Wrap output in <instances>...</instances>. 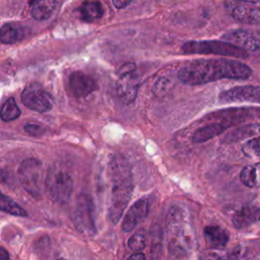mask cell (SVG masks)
<instances>
[{
  "label": "cell",
  "mask_w": 260,
  "mask_h": 260,
  "mask_svg": "<svg viewBox=\"0 0 260 260\" xmlns=\"http://www.w3.org/2000/svg\"><path fill=\"white\" fill-rule=\"evenodd\" d=\"M251 74V68L238 60L201 59L187 63L178 77L185 84L200 85L220 79H247Z\"/></svg>",
  "instance_id": "1"
},
{
  "label": "cell",
  "mask_w": 260,
  "mask_h": 260,
  "mask_svg": "<svg viewBox=\"0 0 260 260\" xmlns=\"http://www.w3.org/2000/svg\"><path fill=\"white\" fill-rule=\"evenodd\" d=\"M109 174L112 183L108 216L116 224L126 209L132 195L133 183L131 168L127 159L121 154H114L109 161Z\"/></svg>",
  "instance_id": "2"
},
{
  "label": "cell",
  "mask_w": 260,
  "mask_h": 260,
  "mask_svg": "<svg viewBox=\"0 0 260 260\" xmlns=\"http://www.w3.org/2000/svg\"><path fill=\"white\" fill-rule=\"evenodd\" d=\"M169 250L173 256H180L190 251L195 244V237L188 213L179 206H173L167 216Z\"/></svg>",
  "instance_id": "3"
},
{
  "label": "cell",
  "mask_w": 260,
  "mask_h": 260,
  "mask_svg": "<svg viewBox=\"0 0 260 260\" xmlns=\"http://www.w3.org/2000/svg\"><path fill=\"white\" fill-rule=\"evenodd\" d=\"M44 186L50 199L58 204L69 201L73 191V180L70 174L61 166H52L46 175Z\"/></svg>",
  "instance_id": "4"
},
{
  "label": "cell",
  "mask_w": 260,
  "mask_h": 260,
  "mask_svg": "<svg viewBox=\"0 0 260 260\" xmlns=\"http://www.w3.org/2000/svg\"><path fill=\"white\" fill-rule=\"evenodd\" d=\"M185 54H213L236 58H248L247 51L224 41H190L182 46Z\"/></svg>",
  "instance_id": "5"
},
{
  "label": "cell",
  "mask_w": 260,
  "mask_h": 260,
  "mask_svg": "<svg viewBox=\"0 0 260 260\" xmlns=\"http://www.w3.org/2000/svg\"><path fill=\"white\" fill-rule=\"evenodd\" d=\"M72 220L79 233L86 237H92L96 233L93 216V203L86 193L77 196L72 212Z\"/></svg>",
  "instance_id": "6"
},
{
  "label": "cell",
  "mask_w": 260,
  "mask_h": 260,
  "mask_svg": "<svg viewBox=\"0 0 260 260\" xmlns=\"http://www.w3.org/2000/svg\"><path fill=\"white\" fill-rule=\"evenodd\" d=\"M18 179L25 191L32 197L38 198L43 190V166L34 157L21 161L18 169Z\"/></svg>",
  "instance_id": "7"
},
{
  "label": "cell",
  "mask_w": 260,
  "mask_h": 260,
  "mask_svg": "<svg viewBox=\"0 0 260 260\" xmlns=\"http://www.w3.org/2000/svg\"><path fill=\"white\" fill-rule=\"evenodd\" d=\"M116 88L119 99L124 104H131L135 101L139 88V76L134 63L124 64L120 68Z\"/></svg>",
  "instance_id": "8"
},
{
  "label": "cell",
  "mask_w": 260,
  "mask_h": 260,
  "mask_svg": "<svg viewBox=\"0 0 260 260\" xmlns=\"http://www.w3.org/2000/svg\"><path fill=\"white\" fill-rule=\"evenodd\" d=\"M21 101L26 108L38 113L48 112L53 107V100L50 93L36 82H31L24 87L21 93Z\"/></svg>",
  "instance_id": "9"
},
{
  "label": "cell",
  "mask_w": 260,
  "mask_h": 260,
  "mask_svg": "<svg viewBox=\"0 0 260 260\" xmlns=\"http://www.w3.org/2000/svg\"><path fill=\"white\" fill-rule=\"evenodd\" d=\"M222 39L238 47L241 48L245 51H252L256 52L258 51L260 47V39L257 34L251 30L243 29V28H238V29H233L230 31H226L223 36Z\"/></svg>",
  "instance_id": "10"
},
{
  "label": "cell",
  "mask_w": 260,
  "mask_h": 260,
  "mask_svg": "<svg viewBox=\"0 0 260 260\" xmlns=\"http://www.w3.org/2000/svg\"><path fill=\"white\" fill-rule=\"evenodd\" d=\"M226 9L234 19L247 24H259L260 10L256 6L247 4L246 2L230 1L226 3Z\"/></svg>",
  "instance_id": "11"
},
{
  "label": "cell",
  "mask_w": 260,
  "mask_h": 260,
  "mask_svg": "<svg viewBox=\"0 0 260 260\" xmlns=\"http://www.w3.org/2000/svg\"><path fill=\"white\" fill-rule=\"evenodd\" d=\"M260 88L254 85L237 86L222 91L218 99L221 103L251 102L258 104L260 101Z\"/></svg>",
  "instance_id": "12"
},
{
  "label": "cell",
  "mask_w": 260,
  "mask_h": 260,
  "mask_svg": "<svg viewBox=\"0 0 260 260\" xmlns=\"http://www.w3.org/2000/svg\"><path fill=\"white\" fill-rule=\"evenodd\" d=\"M69 87L75 98H84L98 88L95 80L88 74L75 71L70 75Z\"/></svg>",
  "instance_id": "13"
},
{
  "label": "cell",
  "mask_w": 260,
  "mask_h": 260,
  "mask_svg": "<svg viewBox=\"0 0 260 260\" xmlns=\"http://www.w3.org/2000/svg\"><path fill=\"white\" fill-rule=\"evenodd\" d=\"M148 209H149V204L147 199L142 198L136 201L127 211L123 219V222H122L123 232L129 233L133 231L137 226V224L146 217L148 213Z\"/></svg>",
  "instance_id": "14"
},
{
  "label": "cell",
  "mask_w": 260,
  "mask_h": 260,
  "mask_svg": "<svg viewBox=\"0 0 260 260\" xmlns=\"http://www.w3.org/2000/svg\"><path fill=\"white\" fill-rule=\"evenodd\" d=\"M232 125H233L232 122H230L228 120H223L220 122H215V123L209 124L207 126L201 127L198 130H196L194 132V134L192 135V141L195 143L205 142V141L221 134Z\"/></svg>",
  "instance_id": "15"
},
{
  "label": "cell",
  "mask_w": 260,
  "mask_h": 260,
  "mask_svg": "<svg viewBox=\"0 0 260 260\" xmlns=\"http://www.w3.org/2000/svg\"><path fill=\"white\" fill-rule=\"evenodd\" d=\"M206 244L211 249H222L229 242V234L219 225H207L203 230Z\"/></svg>",
  "instance_id": "16"
},
{
  "label": "cell",
  "mask_w": 260,
  "mask_h": 260,
  "mask_svg": "<svg viewBox=\"0 0 260 260\" xmlns=\"http://www.w3.org/2000/svg\"><path fill=\"white\" fill-rule=\"evenodd\" d=\"M259 218V208L253 205H245L239 209L233 216V224L238 230H243L254 222Z\"/></svg>",
  "instance_id": "17"
},
{
  "label": "cell",
  "mask_w": 260,
  "mask_h": 260,
  "mask_svg": "<svg viewBox=\"0 0 260 260\" xmlns=\"http://www.w3.org/2000/svg\"><path fill=\"white\" fill-rule=\"evenodd\" d=\"M80 17L85 22H94L101 19L105 13L104 6L98 0H86L78 8Z\"/></svg>",
  "instance_id": "18"
},
{
  "label": "cell",
  "mask_w": 260,
  "mask_h": 260,
  "mask_svg": "<svg viewBox=\"0 0 260 260\" xmlns=\"http://www.w3.org/2000/svg\"><path fill=\"white\" fill-rule=\"evenodd\" d=\"M25 27L14 23H6L0 28V42L6 45L15 44L23 40L25 38Z\"/></svg>",
  "instance_id": "19"
},
{
  "label": "cell",
  "mask_w": 260,
  "mask_h": 260,
  "mask_svg": "<svg viewBox=\"0 0 260 260\" xmlns=\"http://www.w3.org/2000/svg\"><path fill=\"white\" fill-rule=\"evenodd\" d=\"M57 6V0H37L31 4V16L36 20L48 19Z\"/></svg>",
  "instance_id": "20"
},
{
  "label": "cell",
  "mask_w": 260,
  "mask_h": 260,
  "mask_svg": "<svg viewBox=\"0 0 260 260\" xmlns=\"http://www.w3.org/2000/svg\"><path fill=\"white\" fill-rule=\"evenodd\" d=\"M0 211L9 213L15 216H26L27 212L14 200L9 198L8 196L4 195L0 191Z\"/></svg>",
  "instance_id": "21"
},
{
  "label": "cell",
  "mask_w": 260,
  "mask_h": 260,
  "mask_svg": "<svg viewBox=\"0 0 260 260\" xmlns=\"http://www.w3.org/2000/svg\"><path fill=\"white\" fill-rule=\"evenodd\" d=\"M244 255V249L241 247H235L234 249L225 252L208 253L203 255L200 260H238Z\"/></svg>",
  "instance_id": "22"
},
{
  "label": "cell",
  "mask_w": 260,
  "mask_h": 260,
  "mask_svg": "<svg viewBox=\"0 0 260 260\" xmlns=\"http://www.w3.org/2000/svg\"><path fill=\"white\" fill-rule=\"evenodd\" d=\"M21 112L13 98H9L2 106L0 110V117L5 122H10L17 119Z\"/></svg>",
  "instance_id": "23"
},
{
  "label": "cell",
  "mask_w": 260,
  "mask_h": 260,
  "mask_svg": "<svg viewBox=\"0 0 260 260\" xmlns=\"http://www.w3.org/2000/svg\"><path fill=\"white\" fill-rule=\"evenodd\" d=\"M241 182L249 187L255 188L258 186V168L253 165H248L243 168L240 174Z\"/></svg>",
  "instance_id": "24"
},
{
  "label": "cell",
  "mask_w": 260,
  "mask_h": 260,
  "mask_svg": "<svg viewBox=\"0 0 260 260\" xmlns=\"http://www.w3.org/2000/svg\"><path fill=\"white\" fill-rule=\"evenodd\" d=\"M146 245V237L144 232L141 230L137 233H135L128 241V247L133 252H140L145 248Z\"/></svg>",
  "instance_id": "25"
},
{
  "label": "cell",
  "mask_w": 260,
  "mask_h": 260,
  "mask_svg": "<svg viewBox=\"0 0 260 260\" xmlns=\"http://www.w3.org/2000/svg\"><path fill=\"white\" fill-rule=\"evenodd\" d=\"M259 138H253L243 146V152L248 156H259Z\"/></svg>",
  "instance_id": "26"
},
{
  "label": "cell",
  "mask_w": 260,
  "mask_h": 260,
  "mask_svg": "<svg viewBox=\"0 0 260 260\" xmlns=\"http://www.w3.org/2000/svg\"><path fill=\"white\" fill-rule=\"evenodd\" d=\"M24 130L34 136H40L45 133V128L39 124H34V123H28L24 126Z\"/></svg>",
  "instance_id": "27"
},
{
  "label": "cell",
  "mask_w": 260,
  "mask_h": 260,
  "mask_svg": "<svg viewBox=\"0 0 260 260\" xmlns=\"http://www.w3.org/2000/svg\"><path fill=\"white\" fill-rule=\"evenodd\" d=\"M132 2V0H113V4L117 9L125 8L127 5H129Z\"/></svg>",
  "instance_id": "28"
},
{
  "label": "cell",
  "mask_w": 260,
  "mask_h": 260,
  "mask_svg": "<svg viewBox=\"0 0 260 260\" xmlns=\"http://www.w3.org/2000/svg\"><path fill=\"white\" fill-rule=\"evenodd\" d=\"M127 260H145V256L140 252H136L135 254L131 255Z\"/></svg>",
  "instance_id": "29"
},
{
  "label": "cell",
  "mask_w": 260,
  "mask_h": 260,
  "mask_svg": "<svg viewBox=\"0 0 260 260\" xmlns=\"http://www.w3.org/2000/svg\"><path fill=\"white\" fill-rule=\"evenodd\" d=\"M0 260H9V254L6 249L0 247Z\"/></svg>",
  "instance_id": "30"
},
{
  "label": "cell",
  "mask_w": 260,
  "mask_h": 260,
  "mask_svg": "<svg viewBox=\"0 0 260 260\" xmlns=\"http://www.w3.org/2000/svg\"><path fill=\"white\" fill-rule=\"evenodd\" d=\"M237 1H242V2H247V3H257L259 0H237Z\"/></svg>",
  "instance_id": "31"
},
{
  "label": "cell",
  "mask_w": 260,
  "mask_h": 260,
  "mask_svg": "<svg viewBox=\"0 0 260 260\" xmlns=\"http://www.w3.org/2000/svg\"><path fill=\"white\" fill-rule=\"evenodd\" d=\"M36 1H37V0H30V2H29V3H30V5H31V4H34Z\"/></svg>",
  "instance_id": "32"
},
{
  "label": "cell",
  "mask_w": 260,
  "mask_h": 260,
  "mask_svg": "<svg viewBox=\"0 0 260 260\" xmlns=\"http://www.w3.org/2000/svg\"><path fill=\"white\" fill-rule=\"evenodd\" d=\"M56 260H67V259H63V258H59V259H56Z\"/></svg>",
  "instance_id": "33"
}]
</instances>
